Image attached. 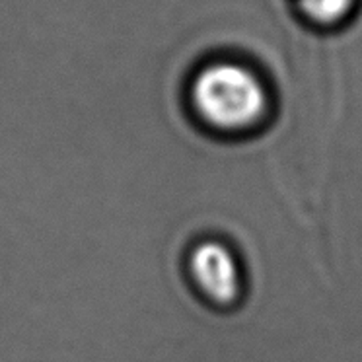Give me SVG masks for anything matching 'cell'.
I'll use <instances>...</instances> for the list:
<instances>
[{
    "label": "cell",
    "mask_w": 362,
    "mask_h": 362,
    "mask_svg": "<svg viewBox=\"0 0 362 362\" xmlns=\"http://www.w3.org/2000/svg\"><path fill=\"white\" fill-rule=\"evenodd\" d=\"M193 102L206 123L222 131H244L265 115L267 92L252 71L221 63L199 74Z\"/></svg>",
    "instance_id": "6da1fadb"
},
{
    "label": "cell",
    "mask_w": 362,
    "mask_h": 362,
    "mask_svg": "<svg viewBox=\"0 0 362 362\" xmlns=\"http://www.w3.org/2000/svg\"><path fill=\"white\" fill-rule=\"evenodd\" d=\"M354 0H298L300 10L317 24H333L353 8Z\"/></svg>",
    "instance_id": "3957f363"
},
{
    "label": "cell",
    "mask_w": 362,
    "mask_h": 362,
    "mask_svg": "<svg viewBox=\"0 0 362 362\" xmlns=\"http://www.w3.org/2000/svg\"><path fill=\"white\" fill-rule=\"evenodd\" d=\"M191 271L201 291L216 304H230L240 292V271L228 247L206 242L191 253Z\"/></svg>",
    "instance_id": "7a4b0ae2"
}]
</instances>
